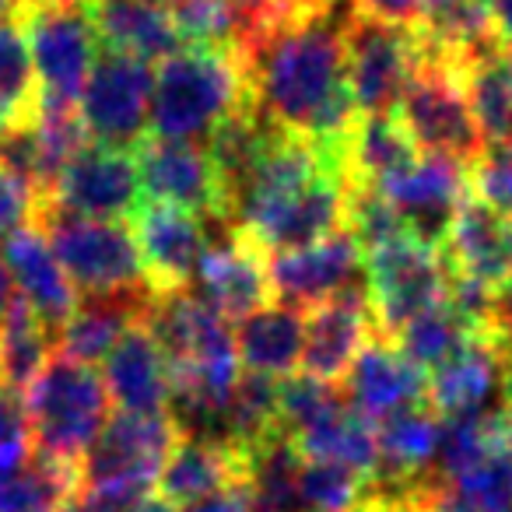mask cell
I'll list each match as a JSON object with an SVG mask.
<instances>
[{"mask_svg":"<svg viewBox=\"0 0 512 512\" xmlns=\"http://www.w3.org/2000/svg\"><path fill=\"white\" fill-rule=\"evenodd\" d=\"M351 11V0L306 8L242 57L256 113L278 130L309 137L341 155L358 116L344 64V29Z\"/></svg>","mask_w":512,"mask_h":512,"instance_id":"obj_1","label":"cell"},{"mask_svg":"<svg viewBox=\"0 0 512 512\" xmlns=\"http://www.w3.org/2000/svg\"><path fill=\"white\" fill-rule=\"evenodd\" d=\"M242 102H249V85L239 53L218 46H183L155 71L148 137L207 141L211 130Z\"/></svg>","mask_w":512,"mask_h":512,"instance_id":"obj_2","label":"cell"},{"mask_svg":"<svg viewBox=\"0 0 512 512\" xmlns=\"http://www.w3.org/2000/svg\"><path fill=\"white\" fill-rule=\"evenodd\" d=\"M183 425L165 414L116 411L81 463V498L102 512H127L151 495L165 460L183 439Z\"/></svg>","mask_w":512,"mask_h":512,"instance_id":"obj_3","label":"cell"},{"mask_svg":"<svg viewBox=\"0 0 512 512\" xmlns=\"http://www.w3.org/2000/svg\"><path fill=\"white\" fill-rule=\"evenodd\" d=\"M22 404L39 456L85 463L88 449L109 421L113 400L95 365L71 362L53 351L39 379L22 393Z\"/></svg>","mask_w":512,"mask_h":512,"instance_id":"obj_4","label":"cell"},{"mask_svg":"<svg viewBox=\"0 0 512 512\" xmlns=\"http://www.w3.org/2000/svg\"><path fill=\"white\" fill-rule=\"evenodd\" d=\"M36 225L46 232L67 278L85 295H137L148 292L144 264L127 221L81 218V214H39ZM151 295V292H148Z\"/></svg>","mask_w":512,"mask_h":512,"instance_id":"obj_5","label":"cell"},{"mask_svg":"<svg viewBox=\"0 0 512 512\" xmlns=\"http://www.w3.org/2000/svg\"><path fill=\"white\" fill-rule=\"evenodd\" d=\"M22 22L25 43L36 67L39 102L78 106L81 88L102 53L92 11L85 4H57V0H22L15 11Z\"/></svg>","mask_w":512,"mask_h":512,"instance_id":"obj_6","label":"cell"},{"mask_svg":"<svg viewBox=\"0 0 512 512\" xmlns=\"http://www.w3.org/2000/svg\"><path fill=\"white\" fill-rule=\"evenodd\" d=\"M442 253L414 235H397L365 253L362 281L379 337H397L404 323L446 299Z\"/></svg>","mask_w":512,"mask_h":512,"instance_id":"obj_7","label":"cell"},{"mask_svg":"<svg viewBox=\"0 0 512 512\" xmlns=\"http://www.w3.org/2000/svg\"><path fill=\"white\" fill-rule=\"evenodd\" d=\"M393 113L404 123L411 141L425 151L449 155L463 165H470L484 151L456 64L421 57Z\"/></svg>","mask_w":512,"mask_h":512,"instance_id":"obj_8","label":"cell"},{"mask_svg":"<svg viewBox=\"0 0 512 512\" xmlns=\"http://www.w3.org/2000/svg\"><path fill=\"white\" fill-rule=\"evenodd\" d=\"M151 85H155L151 64L102 50L78 99V116L88 137L95 144L137 151V144L148 137Z\"/></svg>","mask_w":512,"mask_h":512,"instance_id":"obj_9","label":"cell"},{"mask_svg":"<svg viewBox=\"0 0 512 512\" xmlns=\"http://www.w3.org/2000/svg\"><path fill=\"white\" fill-rule=\"evenodd\" d=\"M418 39L407 25H386L351 11L344 29L348 88L358 113H393L418 67Z\"/></svg>","mask_w":512,"mask_h":512,"instance_id":"obj_10","label":"cell"},{"mask_svg":"<svg viewBox=\"0 0 512 512\" xmlns=\"http://www.w3.org/2000/svg\"><path fill=\"white\" fill-rule=\"evenodd\" d=\"M141 200L183 207L197 218L232 225V197L221 183L207 148L193 141H162L144 137L134 151Z\"/></svg>","mask_w":512,"mask_h":512,"instance_id":"obj_11","label":"cell"},{"mask_svg":"<svg viewBox=\"0 0 512 512\" xmlns=\"http://www.w3.org/2000/svg\"><path fill=\"white\" fill-rule=\"evenodd\" d=\"M137 204H141V176L134 151L92 141L64 165L39 214L53 211L127 221Z\"/></svg>","mask_w":512,"mask_h":512,"instance_id":"obj_12","label":"cell"},{"mask_svg":"<svg viewBox=\"0 0 512 512\" xmlns=\"http://www.w3.org/2000/svg\"><path fill=\"white\" fill-rule=\"evenodd\" d=\"M134 232L137 253L144 264V285L155 295L186 292L193 285L200 256L207 249L204 218L183 211V207L141 200L127 218Z\"/></svg>","mask_w":512,"mask_h":512,"instance_id":"obj_13","label":"cell"},{"mask_svg":"<svg viewBox=\"0 0 512 512\" xmlns=\"http://www.w3.org/2000/svg\"><path fill=\"white\" fill-rule=\"evenodd\" d=\"M344 214H348V176L341 169H327L309 179L302 190L288 193L285 200L235 228H242L267 256H274L334 235L337 228H344Z\"/></svg>","mask_w":512,"mask_h":512,"instance_id":"obj_14","label":"cell"},{"mask_svg":"<svg viewBox=\"0 0 512 512\" xmlns=\"http://www.w3.org/2000/svg\"><path fill=\"white\" fill-rule=\"evenodd\" d=\"M376 190L397 207L400 221H404V228L414 239L439 249L449 232V221H453L456 207L470 193L467 165L449 155L425 151L404 172L379 183Z\"/></svg>","mask_w":512,"mask_h":512,"instance_id":"obj_15","label":"cell"},{"mask_svg":"<svg viewBox=\"0 0 512 512\" xmlns=\"http://www.w3.org/2000/svg\"><path fill=\"white\" fill-rule=\"evenodd\" d=\"M376 337L365 281L330 295L306 309V330H302V372L320 383L341 386L348 369L355 365L358 351Z\"/></svg>","mask_w":512,"mask_h":512,"instance_id":"obj_16","label":"cell"},{"mask_svg":"<svg viewBox=\"0 0 512 512\" xmlns=\"http://www.w3.org/2000/svg\"><path fill=\"white\" fill-rule=\"evenodd\" d=\"M271 256L256 246L242 228L228 225V235L211 246L207 242L204 256L197 264L200 299L211 302L225 320H246L249 313L274 302L271 288Z\"/></svg>","mask_w":512,"mask_h":512,"instance_id":"obj_17","label":"cell"},{"mask_svg":"<svg viewBox=\"0 0 512 512\" xmlns=\"http://www.w3.org/2000/svg\"><path fill=\"white\" fill-rule=\"evenodd\" d=\"M271 267L274 299L288 306L309 309L330 295L362 281L365 253L351 228H337L334 235L313 242V246L292 249V253H274L267 260Z\"/></svg>","mask_w":512,"mask_h":512,"instance_id":"obj_18","label":"cell"},{"mask_svg":"<svg viewBox=\"0 0 512 512\" xmlns=\"http://www.w3.org/2000/svg\"><path fill=\"white\" fill-rule=\"evenodd\" d=\"M102 383L116 411L165 414L172 404V362L158 344L148 313L127 327L116 348L102 358Z\"/></svg>","mask_w":512,"mask_h":512,"instance_id":"obj_19","label":"cell"},{"mask_svg":"<svg viewBox=\"0 0 512 512\" xmlns=\"http://www.w3.org/2000/svg\"><path fill=\"white\" fill-rule=\"evenodd\" d=\"M439 253L446 271L467 274L498 292L512 281V218L467 193L449 221Z\"/></svg>","mask_w":512,"mask_h":512,"instance_id":"obj_20","label":"cell"},{"mask_svg":"<svg viewBox=\"0 0 512 512\" xmlns=\"http://www.w3.org/2000/svg\"><path fill=\"white\" fill-rule=\"evenodd\" d=\"M428 376L390 341V337H372L362 351H358L355 365L344 376L341 390L351 411L369 418L372 425L390 414L404 411L414 404H428L425 400Z\"/></svg>","mask_w":512,"mask_h":512,"instance_id":"obj_21","label":"cell"},{"mask_svg":"<svg viewBox=\"0 0 512 512\" xmlns=\"http://www.w3.org/2000/svg\"><path fill=\"white\" fill-rule=\"evenodd\" d=\"M256 456L218 435H183L158 474V495L172 505H190L253 477Z\"/></svg>","mask_w":512,"mask_h":512,"instance_id":"obj_22","label":"cell"},{"mask_svg":"<svg viewBox=\"0 0 512 512\" xmlns=\"http://www.w3.org/2000/svg\"><path fill=\"white\" fill-rule=\"evenodd\" d=\"M0 260L8 267L11 285L18 288V295L57 334L60 323L78 309V288L71 285V278H67L64 264L57 260L43 228L36 221L15 228L8 239L0 242Z\"/></svg>","mask_w":512,"mask_h":512,"instance_id":"obj_23","label":"cell"},{"mask_svg":"<svg viewBox=\"0 0 512 512\" xmlns=\"http://www.w3.org/2000/svg\"><path fill=\"white\" fill-rule=\"evenodd\" d=\"M88 11H92L102 50L123 53L144 64H162L165 57L186 46L158 0H88Z\"/></svg>","mask_w":512,"mask_h":512,"instance_id":"obj_24","label":"cell"},{"mask_svg":"<svg viewBox=\"0 0 512 512\" xmlns=\"http://www.w3.org/2000/svg\"><path fill=\"white\" fill-rule=\"evenodd\" d=\"M502 348L491 337H477L463 351H456L449 362L428 372L425 400L439 418H460V414H477L495 393L502 379Z\"/></svg>","mask_w":512,"mask_h":512,"instance_id":"obj_25","label":"cell"},{"mask_svg":"<svg viewBox=\"0 0 512 512\" xmlns=\"http://www.w3.org/2000/svg\"><path fill=\"white\" fill-rule=\"evenodd\" d=\"M442 439V418L428 404H414L390 418L376 421L379 467L376 481L383 484H411L425 481L435 470Z\"/></svg>","mask_w":512,"mask_h":512,"instance_id":"obj_26","label":"cell"},{"mask_svg":"<svg viewBox=\"0 0 512 512\" xmlns=\"http://www.w3.org/2000/svg\"><path fill=\"white\" fill-rule=\"evenodd\" d=\"M155 295H88L57 327V355L81 365H95L116 348L127 327L148 313Z\"/></svg>","mask_w":512,"mask_h":512,"instance_id":"obj_27","label":"cell"},{"mask_svg":"<svg viewBox=\"0 0 512 512\" xmlns=\"http://www.w3.org/2000/svg\"><path fill=\"white\" fill-rule=\"evenodd\" d=\"M456 71L484 148L512 144V46L491 39Z\"/></svg>","mask_w":512,"mask_h":512,"instance_id":"obj_28","label":"cell"},{"mask_svg":"<svg viewBox=\"0 0 512 512\" xmlns=\"http://www.w3.org/2000/svg\"><path fill=\"white\" fill-rule=\"evenodd\" d=\"M302 330H306V309L274 299L271 306L239 320V330H235L239 365L271 379L292 376L302 358Z\"/></svg>","mask_w":512,"mask_h":512,"instance_id":"obj_29","label":"cell"},{"mask_svg":"<svg viewBox=\"0 0 512 512\" xmlns=\"http://www.w3.org/2000/svg\"><path fill=\"white\" fill-rule=\"evenodd\" d=\"M418 158L397 113H358L344 137V172L355 186H379Z\"/></svg>","mask_w":512,"mask_h":512,"instance_id":"obj_30","label":"cell"},{"mask_svg":"<svg viewBox=\"0 0 512 512\" xmlns=\"http://www.w3.org/2000/svg\"><path fill=\"white\" fill-rule=\"evenodd\" d=\"M288 446L299 460H323V463H341L358 474L376 477L379 467V446H376V425L351 411V404H337L330 414L313 421L302 432L288 435Z\"/></svg>","mask_w":512,"mask_h":512,"instance_id":"obj_31","label":"cell"},{"mask_svg":"<svg viewBox=\"0 0 512 512\" xmlns=\"http://www.w3.org/2000/svg\"><path fill=\"white\" fill-rule=\"evenodd\" d=\"M53 348L57 334L22 295H15L0 313V390L22 397L53 358Z\"/></svg>","mask_w":512,"mask_h":512,"instance_id":"obj_32","label":"cell"},{"mask_svg":"<svg viewBox=\"0 0 512 512\" xmlns=\"http://www.w3.org/2000/svg\"><path fill=\"white\" fill-rule=\"evenodd\" d=\"M218 439L235 442L246 453H264L271 442L285 439L278 414V379L260 372H239L218 421Z\"/></svg>","mask_w":512,"mask_h":512,"instance_id":"obj_33","label":"cell"},{"mask_svg":"<svg viewBox=\"0 0 512 512\" xmlns=\"http://www.w3.org/2000/svg\"><path fill=\"white\" fill-rule=\"evenodd\" d=\"M81 498V463L32 456L25 467L0 474V512H60Z\"/></svg>","mask_w":512,"mask_h":512,"instance_id":"obj_34","label":"cell"},{"mask_svg":"<svg viewBox=\"0 0 512 512\" xmlns=\"http://www.w3.org/2000/svg\"><path fill=\"white\" fill-rule=\"evenodd\" d=\"M477 337H491V334L474 330L446 299H442V302H435L432 309L414 316L411 323H404V330L393 337V344L428 376V372L439 369L442 362H449L456 351H463L470 341H477ZM491 341H495V337H491Z\"/></svg>","mask_w":512,"mask_h":512,"instance_id":"obj_35","label":"cell"},{"mask_svg":"<svg viewBox=\"0 0 512 512\" xmlns=\"http://www.w3.org/2000/svg\"><path fill=\"white\" fill-rule=\"evenodd\" d=\"M39 113V85L18 15L0 18V130L32 123Z\"/></svg>","mask_w":512,"mask_h":512,"instance_id":"obj_36","label":"cell"},{"mask_svg":"<svg viewBox=\"0 0 512 512\" xmlns=\"http://www.w3.org/2000/svg\"><path fill=\"white\" fill-rule=\"evenodd\" d=\"M376 477L358 474L341 463L299 460L295 491H299V512H358L369 498Z\"/></svg>","mask_w":512,"mask_h":512,"instance_id":"obj_37","label":"cell"},{"mask_svg":"<svg viewBox=\"0 0 512 512\" xmlns=\"http://www.w3.org/2000/svg\"><path fill=\"white\" fill-rule=\"evenodd\" d=\"M169 11L186 46H218L235 50L232 0H158Z\"/></svg>","mask_w":512,"mask_h":512,"instance_id":"obj_38","label":"cell"},{"mask_svg":"<svg viewBox=\"0 0 512 512\" xmlns=\"http://www.w3.org/2000/svg\"><path fill=\"white\" fill-rule=\"evenodd\" d=\"M456 498L488 512H512V453L509 442L463 474L442 481Z\"/></svg>","mask_w":512,"mask_h":512,"instance_id":"obj_39","label":"cell"},{"mask_svg":"<svg viewBox=\"0 0 512 512\" xmlns=\"http://www.w3.org/2000/svg\"><path fill=\"white\" fill-rule=\"evenodd\" d=\"M467 183L470 193L505 218H512V144H495L484 148L474 162L467 165Z\"/></svg>","mask_w":512,"mask_h":512,"instance_id":"obj_40","label":"cell"},{"mask_svg":"<svg viewBox=\"0 0 512 512\" xmlns=\"http://www.w3.org/2000/svg\"><path fill=\"white\" fill-rule=\"evenodd\" d=\"M32 456H36V442H32L22 397L0 390V474L25 467Z\"/></svg>","mask_w":512,"mask_h":512,"instance_id":"obj_41","label":"cell"},{"mask_svg":"<svg viewBox=\"0 0 512 512\" xmlns=\"http://www.w3.org/2000/svg\"><path fill=\"white\" fill-rule=\"evenodd\" d=\"M39 207H43L39 193L22 176H15L8 165H0V242L8 239L15 228L36 221Z\"/></svg>","mask_w":512,"mask_h":512,"instance_id":"obj_42","label":"cell"},{"mask_svg":"<svg viewBox=\"0 0 512 512\" xmlns=\"http://www.w3.org/2000/svg\"><path fill=\"white\" fill-rule=\"evenodd\" d=\"M183 512H253L249 484H242V488L218 491V495H207V498H200V502H190Z\"/></svg>","mask_w":512,"mask_h":512,"instance_id":"obj_43","label":"cell"},{"mask_svg":"<svg viewBox=\"0 0 512 512\" xmlns=\"http://www.w3.org/2000/svg\"><path fill=\"white\" fill-rule=\"evenodd\" d=\"M495 334L502 344L505 358H512V281L505 288H498L495 299Z\"/></svg>","mask_w":512,"mask_h":512,"instance_id":"obj_44","label":"cell"},{"mask_svg":"<svg viewBox=\"0 0 512 512\" xmlns=\"http://www.w3.org/2000/svg\"><path fill=\"white\" fill-rule=\"evenodd\" d=\"M488 8V22H491V36L498 43L512 46V0H484Z\"/></svg>","mask_w":512,"mask_h":512,"instance_id":"obj_45","label":"cell"},{"mask_svg":"<svg viewBox=\"0 0 512 512\" xmlns=\"http://www.w3.org/2000/svg\"><path fill=\"white\" fill-rule=\"evenodd\" d=\"M127 512H176V505H172L169 498H162V495H144L141 502H134Z\"/></svg>","mask_w":512,"mask_h":512,"instance_id":"obj_46","label":"cell"},{"mask_svg":"<svg viewBox=\"0 0 512 512\" xmlns=\"http://www.w3.org/2000/svg\"><path fill=\"white\" fill-rule=\"evenodd\" d=\"M498 386H502V411L512 414V358L502 362V379H498Z\"/></svg>","mask_w":512,"mask_h":512,"instance_id":"obj_47","label":"cell"},{"mask_svg":"<svg viewBox=\"0 0 512 512\" xmlns=\"http://www.w3.org/2000/svg\"><path fill=\"white\" fill-rule=\"evenodd\" d=\"M15 299V285H11V274L8 267H4V260H0V313L8 309V302Z\"/></svg>","mask_w":512,"mask_h":512,"instance_id":"obj_48","label":"cell"},{"mask_svg":"<svg viewBox=\"0 0 512 512\" xmlns=\"http://www.w3.org/2000/svg\"><path fill=\"white\" fill-rule=\"evenodd\" d=\"M60 512H102V509H95L92 502H85V498H78V502H71L67 509H60Z\"/></svg>","mask_w":512,"mask_h":512,"instance_id":"obj_49","label":"cell"},{"mask_svg":"<svg viewBox=\"0 0 512 512\" xmlns=\"http://www.w3.org/2000/svg\"><path fill=\"white\" fill-rule=\"evenodd\" d=\"M18 8H22V0H0V18H11Z\"/></svg>","mask_w":512,"mask_h":512,"instance_id":"obj_50","label":"cell"},{"mask_svg":"<svg viewBox=\"0 0 512 512\" xmlns=\"http://www.w3.org/2000/svg\"><path fill=\"white\" fill-rule=\"evenodd\" d=\"M505 442H509V453H512V414H505Z\"/></svg>","mask_w":512,"mask_h":512,"instance_id":"obj_51","label":"cell"},{"mask_svg":"<svg viewBox=\"0 0 512 512\" xmlns=\"http://www.w3.org/2000/svg\"><path fill=\"white\" fill-rule=\"evenodd\" d=\"M57 4H85V0H57Z\"/></svg>","mask_w":512,"mask_h":512,"instance_id":"obj_52","label":"cell"}]
</instances>
